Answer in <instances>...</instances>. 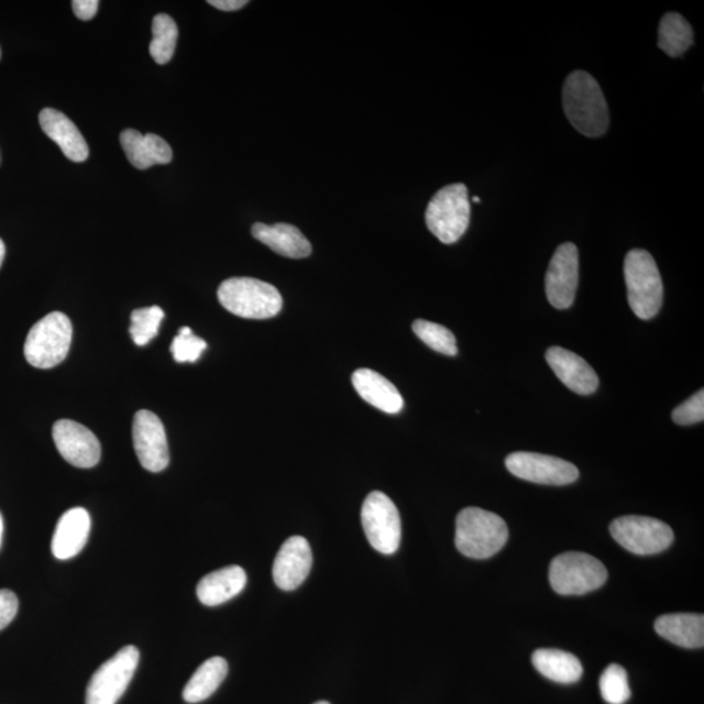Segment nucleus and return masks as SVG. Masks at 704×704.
<instances>
[{
    "label": "nucleus",
    "instance_id": "1",
    "mask_svg": "<svg viewBox=\"0 0 704 704\" xmlns=\"http://www.w3.org/2000/svg\"><path fill=\"white\" fill-rule=\"evenodd\" d=\"M563 110L574 129L587 138L603 136L609 125V110L598 82L584 70L566 77L562 88Z\"/></svg>",
    "mask_w": 704,
    "mask_h": 704
},
{
    "label": "nucleus",
    "instance_id": "2",
    "mask_svg": "<svg viewBox=\"0 0 704 704\" xmlns=\"http://www.w3.org/2000/svg\"><path fill=\"white\" fill-rule=\"evenodd\" d=\"M509 539V528L497 514L466 508L458 514L455 547L466 558L485 560L495 556Z\"/></svg>",
    "mask_w": 704,
    "mask_h": 704
},
{
    "label": "nucleus",
    "instance_id": "3",
    "mask_svg": "<svg viewBox=\"0 0 704 704\" xmlns=\"http://www.w3.org/2000/svg\"><path fill=\"white\" fill-rule=\"evenodd\" d=\"M217 295L224 309L243 319H272L284 306L277 288L256 278L227 279L218 287Z\"/></svg>",
    "mask_w": 704,
    "mask_h": 704
},
{
    "label": "nucleus",
    "instance_id": "4",
    "mask_svg": "<svg viewBox=\"0 0 704 704\" xmlns=\"http://www.w3.org/2000/svg\"><path fill=\"white\" fill-rule=\"evenodd\" d=\"M624 274L631 311L639 319H652L663 305L664 288L651 253L631 250L625 257Z\"/></svg>",
    "mask_w": 704,
    "mask_h": 704
},
{
    "label": "nucleus",
    "instance_id": "5",
    "mask_svg": "<svg viewBox=\"0 0 704 704\" xmlns=\"http://www.w3.org/2000/svg\"><path fill=\"white\" fill-rule=\"evenodd\" d=\"M73 341L68 316L52 312L34 323L24 344L26 362L40 370H51L65 361Z\"/></svg>",
    "mask_w": 704,
    "mask_h": 704
},
{
    "label": "nucleus",
    "instance_id": "6",
    "mask_svg": "<svg viewBox=\"0 0 704 704\" xmlns=\"http://www.w3.org/2000/svg\"><path fill=\"white\" fill-rule=\"evenodd\" d=\"M471 207L468 187L455 183L440 189L429 201L426 223L443 244H453L469 229Z\"/></svg>",
    "mask_w": 704,
    "mask_h": 704
},
{
    "label": "nucleus",
    "instance_id": "7",
    "mask_svg": "<svg viewBox=\"0 0 704 704\" xmlns=\"http://www.w3.org/2000/svg\"><path fill=\"white\" fill-rule=\"evenodd\" d=\"M607 569L594 556L566 552L553 559L549 568V582L560 595H584L604 586Z\"/></svg>",
    "mask_w": 704,
    "mask_h": 704
},
{
    "label": "nucleus",
    "instance_id": "8",
    "mask_svg": "<svg viewBox=\"0 0 704 704\" xmlns=\"http://www.w3.org/2000/svg\"><path fill=\"white\" fill-rule=\"evenodd\" d=\"M612 538L634 554L651 556L666 551L674 540L672 528L659 519L640 516L617 518L609 526Z\"/></svg>",
    "mask_w": 704,
    "mask_h": 704
},
{
    "label": "nucleus",
    "instance_id": "9",
    "mask_svg": "<svg viewBox=\"0 0 704 704\" xmlns=\"http://www.w3.org/2000/svg\"><path fill=\"white\" fill-rule=\"evenodd\" d=\"M140 661L135 646H125L97 669L87 689V704H117L131 684Z\"/></svg>",
    "mask_w": 704,
    "mask_h": 704
},
{
    "label": "nucleus",
    "instance_id": "10",
    "mask_svg": "<svg viewBox=\"0 0 704 704\" xmlns=\"http://www.w3.org/2000/svg\"><path fill=\"white\" fill-rule=\"evenodd\" d=\"M365 537L377 552L393 554L398 551L403 526L397 506L383 492H372L362 506Z\"/></svg>",
    "mask_w": 704,
    "mask_h": 704
},
{
    "label": "nucleus",
    "instance_id": "11",
    "mask_svg": "<svg viewBox=\"0 0 704 704\" xmlns=\"http://www.w3.org/2000/svg\"><path fill=\"white\" fill-rule=\"evenodd\" d=\"M505 464L514 476L538 484L566 485L580 477V471L573 463L546 454L512 453Z\"/></svg>",
    "mask_w": 704,
    "mask_h": 704
},
{
    "label": "nucleus",
    "instance_id": "12",
    "mask_svg": "<svg viewBox=\"0 0 704 704\" xmlns=\"http://www.w3.org/2000/svg\"><path fill=\"white\" fill-rule=\"evenodd\" d=\"M133 447L141 466L151 473H161L170 462L164 425L156 414L138 411L132 426Z\"/></svg>",
    "mask_w": 704,
    "mask_h": 704
},
{
    "label": "nucleus",
    "instance_id": "13",
    "mask_svg": "<svg viewBox=\"0 0 704 704\" xmlns=\"http://www.w3.org/2000/svg\"><path fill=\"white\" fill-rule=\"evenodd\" d=\"M580 279L579 249L573 243H563L556 250L546 276L548 301L554 308L572 307Z\"/></svg>",
    "mask_w": 704,
    "mask_h": 704
},
{
    "label": "nucleus",
    "instance_id": "14",
    "mask_svg": "<svg viewBox=\"0 0 704 704\" xmlns=\"http://www.w3.org/2000/svg\"><path fill=\"white\" fill-rule=\"evenodd\" d=\"M53 439L61 455L75 468L91 469L101 460L100 441L80 422L69 419L56 421Z\"/></svg>",
    "mask_w": 704,
    "mask_h": 704
},
{
    "label": "nucleus",
    "instance_id": "15",
    "mask_svg": "<svg viewBox=\"0 0 704 704\" xmlns=\"http://www.w3.org/2000/svg\"><path fill=\"white\" fill-rule=\"evenodd\" d=\"M312 561V551L307 539L302 537L287 539L274 560V582L280 590H297L311 572Z\"/></svg>",
    "mask_w": 704,
    "mask_h": 704
},
{
    "label": "nucleus",
    "instance_id": "16",
    "mask_svg": "<svg viewBox=\"0 0 704 704\" xmlns=\"http://www.w3.org/2000/svg\"><path fill=\"white\" fill-rule=\"evenodd\" d=\"M546 359L556 376L570 391L581 394V396H588V394H593L597 389L598 377L596 372L574 352L556 346L547 351Z\"/></svg>",
    "mask_w": 704,
    "mask_h": 704
},
{
    "label": "nucleus",
    "instance_id": "17",
    "mask_svg": "<svg viewBox=\"0 0 704 704\" xmlns=\"http://www.w3.org/2000/svg\"><path fill=\"white\" fill-rule=\"evenodd\" d=\"M91 520L84 508L67 510L55 527L52 551L58 560L74 559L86 547L90 534Z\"/></svg>",
    "mask_w": 704,
    "mask_h": 704
},
{
    "label": "nucleus",
    "instance_id": "18",
    "mask_svg": "<svg viewBox=\"0 0 704 704\" xmlns=\"http://www.w3.org/2000/svg\"><path fill=\"white\" fill-rule=\"evenodd\" d=\"M40 124L47 138L58 144L65 156L74 162H84L89 156L86 139L70 119L54 109H44L40 114Z\"/></svg>",
    "mask_w": 704,
    "mask_h": 704
},
{
    "label": "nucleus",
    "instance_id": "19",
    "mask_svg": "<svg viewBox=\"0 0 704 704\" xmlns=\"http://www.w3.org/2000/svg\"><path fill=\"white\" fill-rule=\"evenodd\" d=\"M121 144L131 165L146 170L154 165H167L173 160V151L166 141L153 133L143 135L136 130H124Z\"/></svg>",
    "mask_w": 704,
    "mask_h": 704
},
{
    "label": "nucleus",
    "instance_id": "20",
    "mask_svg": "<svg viewBox=\"0 0 704 704\" xmlns=\"http://www.w3.org/2000/svg\"><path fill=\"white\" fill-rule=\"evenodd\" d=\"M352 385L365 403L386 414H398L404 408V398L389 380L376 371L362 369L352 375Z\"/></svg>",
    "mask_w": 704,
    "mask_h": 704
},
{
    "label": "nucleus",
    "instance_id": "21",
    "mask_svg": "<svg viewBox=\"0 0 704 704\" xmlns=\"http://www.w3.org/2000/svg\"><path fill=\"white\" fill-rule=\"evenodd\" d=\"M252 235L280 256L305 258L312 253L311 243L293 224L276 223L270 227L265 223H255L252 228Z\"/></svg>",
    "mask_w": 704,
    "mask_h": 704
},
{
    "label": "nucleus",
    "instance_id": "22",
    "mask_svg": "<svg viewBox=\"0 0 704 704\" xmlns=\"http://www.w3.org/2000/svg\"><path fill=\"white\" fill-rule=\"evenodd\" d=\"M246 584L244 569L231 565L211 572L197 584V597L204 605L216 607L242 593Z\"/></svg>",
    "mask_w": 704,
    "mask_h": 704
},
{
    "label": "nucleus",
    "instance_id": "23",
    "mask_svg": "<svg viewBox=\"0 0 704 704\" xmlns=\"http://www.w3.org/2000/svg\"><path fill=\"white\" fill-rule=\"evenodd\" d=\"M654 630L669 642L684 649H702L704 645V617L694 614H671L654 622Z\"/></svg>",
    "mask_w": 704,
    "mask_h": 704
},
{
    "label": "nucleus",
    "instance_id": "24",
    "mask_svg": "<svg viewBox=\"0 0 704 704\" xmlns=\"http://www.w3.org/2000/svg\"><path fill=\"white\" fill-rule=\"evenodd\" d=\"M532 664L540 674L559 684H574L583 674V667L573 653L556 649H540L532 654Z\"/></svg>",
    "mask_w": 704,
    "mask_h": 704
},
{
    "label": "nucleus",
    "instance_id": "25",
    "mask_svg": "<svg viewBox=\"0 0 704 704\" xmlns=\"http://www.w3.org/2000/svg\"><path fill=\"white\" fill-rule=\"evenodd\" d=\"M229 672L228 661L221 657L210 658L202 663L189 679L183 698L187 703H200L207 701L217 692Z\"/></svg>",
    "mask_w": 704,
    "mask_h": 704
},
{
    "label": "nucleus",
    "instance_id": "26",
    "mask_svg": "<svg viewBox=\"0 0 704 704\" xmlns=\"http://www.w3.org/2000/svg\"><path fill=\"white\" fill-rule=\"evenodd\" d=\"M694 33L692 26L680 13L669 12L660 21L659 47L667 55L680 56L693 45Z\"/></svg>",
    "mask_w": 704,
    "mask_h": 704
},
{
    "label": "nucleus",
    "instance_id": "27",
    "mask_svg": "<svg viewBox=\"0 0 704 704\" xmlns=\"http://www.w3.org/2000/svg\"><path fill=\"white\" fill-rule=\"evenodd\" d=\"M178 26L172 16L160 13L153 20V41L150 53L158 65H166L170 62L175 53L176 42H178Z\"/></svg>",
    "mask_w": 704,
    "mask_h": 704
},
{
    "label": "nucleus",
    "instance_id": "28",
    "mask_svg": "<svg viewBox=\"0 0 704 704\" xmlns=\"http://www.w3.org/2000/svg\"><path fill=\"white\" fill-rule=\"evenodd\" d=\"M164 317L165 312L158 306L140 308L133 311L130 328L133 342L138 346H145V344L154 340L160 332V326Z\"/></svg>",
    "mask_w": 704,
    "mask_h": 704
},
{
    "label": "nucleus",
    "instance_id": "29",
    "mask_svg": "<svg viewBox=\"0 0 704 704\" xmlns=\"http://www.w3.org/2000/svg\"><path fill=\"white\" fill-rule=\"evenodd\" d=\"M413 330L428 348L440 352V354L449 356L458 354L454 334L440 323L417 320L413 323Z\"/></svg>",
    "mask_w": 704,
    "mask_h": 704
},
{
    "label": "nucleus",
    "instance_id": "30",
    "mask_svg": "<svg viewBox=\"0 0 704 704\" xmlns=\"http://www.w3.org/2000/svg\"><path fill=\"white\" fill-rule=\"evenodd\" d=\"M598 685L603 700L609 704H624L630 700L628 673L622 666L610 664L605 669Z\"/></svg>",
    "mask_w": 704,
    "mask_h": 704
},
{
    "label": "nucleus",
    "instance_id": "31",
    "mask_svg": "<svg viewBox=\"0 0 704 704\" xmlns=\"http://www.w3.org/2000/svg\"><path fill=\"white\" fill-rule=\"evenodd\" d=\"M207 348V342L202 338L195 336L188 327L182 328L172 343L173 356L178 363H195L199 361Z\"/></svg>",
    "mask_w": 704,
    "mask_h": 704
},
{
    "label": "nucleus",
    "instance_id": "32",
    "mask_svg": "<svg viewBox=\"0 0 704 704\" xmlns=\"http://www.w3.org/2000/svg\"><path fill=\"white\" fill-rule=\"evenodd\" d=\"M674 422L680 426H692L704 419V391L695 393L692 398L675 407L672 413Z\"/></svg>",
    "mask_w": 704,
    "mask_h": 704
},
{
    "label": "nucleus",
    "instance_id": "33",
    "mask_svg": "<svg viewBox=\"0 0 704 704\" xmlns=\"http://www.w3.org/2000/svg\"><path fill=\"white\" fill-rule=\"evenodd\" d=\"M18 596L10 590H0V631L12 623L18 615Z\"/></svg>",
    "mask_w": 704,
    "mask_h": 704
},
{
    "label": "nucleus",
    "instance_id": "34",
    "mask_svg": "<svg viewBox=\"0 0 704 704\" xmlns=\"http://www.w3.org/2000/svg\"><path fill=\"white\" fill-rule=\"evenodd\" d=\"M100 2L98 0H74L73 9L77 19L88 21L96 16Z\"/></svg>",
    "mask_w": 704,
    "mask_h": 704
},
{
    "label": "nucleus",
    "instance_id": "35",
    "mask_svg": "<svg viewBox=\"0 0 704 704\" xmlns=\"http://www.w3.org/2000/svg\"><path fill=\"white\" fill-rule=\"evenodd\" d=\"M208 3L218 10L231 12L243 9L249 2L246 0H209Z\"/></svg>",
    "mask_w": 704,
    "mask_h": 704
},
{
    "label": "nucleus",
    "instance_id": "36",
    "mask_svg": "<svg viewBox=\"0 0 704 704\" xmlns=\"http://www.w3.org/2000/svg\"><path fill=\"white\" fill-rule=\"evenodd\" d=\"M4 256H6V245L2 239H0V266H2L4 262Z\"/></svg>",
    "mask_w": 704,
    "mask_h": 704
},
{
    "label": "nucleus",
    "instance_id": "37",
    "mask_svg": "<svg viewBox=\"0 0 704 704\" xmlns=\"http://www.w3.org/2000/svg\"><path fill=\"white\" fill-rule=\"evenodd\" d=\"M3 531H4L3 517H2V514H0V546H2Z\"/></svg>",
    "mask_w": 704,
    "mask_h": 704
},
{
    "label": "nucleus",
    "instance_id": "38",
    "mask_svg": "<svg viewBox=\"0 0 704 704\" xmlns=\"http://www.w3.org/2000/svg\"><path fill=\"white\" fill-rule=\"evenodd\" d=\"M473 201H474V202H481V201H482V199H479V197H476V196H475V197H473Z\"/></svg>",
    "mask_w": 704,
    "mask_h": 704
},
{
    "label": "nucleus",
    "instance_id": "39",
    "mask_svg": "<svg viewBox=\"0 0 704 704\" xmlns=\"http://www.w3.org/2000/svg\"><path fill=\"white\" fill-rule=\"evenodd\" d=\"M315 704H330V703L327 701H321V702H316Z\"/></svg>",
    "mask_w": 704,
    "mask_h": 704
}]
</instances>
